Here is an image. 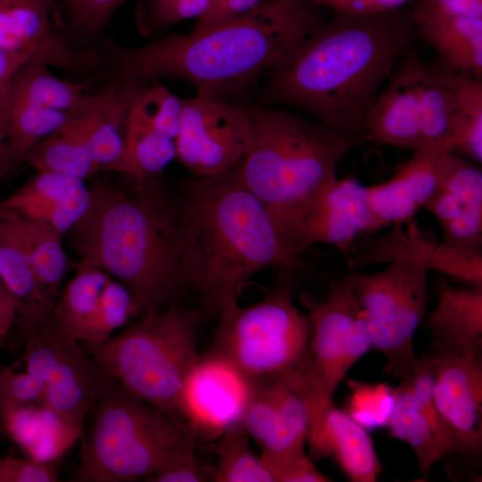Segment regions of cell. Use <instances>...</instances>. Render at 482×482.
Instances as JSON below:
<instances>
[{"label":"cell","instance_id":"cell-2","mask_svg":"<svg viewBox=\"0 0 482 482\" xmlns=\"http://www.w3.org/2000/svg\"><path fill=\"white\" fill-rule=\"evenodd\" d=\"M175 199L181 282L197 293L204 312L219 315L237 303L246 281L267 268L298 267L270 212L232 170L186 180Z\"/></svg>","mask_w":482,"mask_h":482},{"label":"cell","instance_id":"cell-31","mask_svg":"<svg viewBox=\"0 0 482 482\" xmlns=\"http://www.w3.org/2000/svg\"><path fill=\"white\" fill-rule=\"evenodd\" d=\"M461 73L436 71L416 61L414 83L419 104L425 149L441 150Z\"/></svg>","mask_w":482,"mask_h":482},{"label":"cell","instance_id":"cell-53","mask_svg":"<svg viewBox=\"0 0 482 482\" xmlns=\"http://www.w3.org/2000/svg\"><path fill=\"white\" fill-rule=\"evenodd\" d=\"M32 56L27 52H12L0 48V88H6L16 71Z\"/></svg>","mask_w":482,"mask_h":482},{"label":"cell","instance_id":"cell-52","mask_svg":"<svg viewBox=\"0 0 482 482\" xmlns=\"http://www.w3.org/2000/svg\"><path fill=\"white\" fill-rule=\"evenodd\" d=\"M21 304L0 275V343L16 324Z\"/></svg>","mask_w":482,"mask_h":482},{"label":"cell","instance_id":"cell-9","mask_svg":"<svg viewBox=\"0 0 482 482\" xmlns=\"http://www.w3.org/2000/svg\"><path fill=\"white\" fill-rule=\"evenodd\" d=\"M374 273H351L372 347L386 360L385 370L403 380L413 370L418 356L414 335L425 314L428 271L414 252L393 255Z\"/></svg>","mask_w":482,"mask_h":482},{"label":"cell","instance_id":"cell-27","mask_svg":"<svg viewBox=\"0 0 482 482\" xmlns=\"http://www.w3.org/2000/svg\"><path fill=\"white\" fill-rule=\"evenodd\" d=\"M20 162L37 172H54L82 180L98 170L81 123L72 113L60 129L31 146Z\"/></svg>","mask_w":482,"mask_h":482},{"label":"cell","instance_id":"cell-7","mask_svg":"<svg viewBox=\"0 0 482 482\" xmlns=\"http://www.w3.org/2000/svg\"><path fill=\"white\" fill-rule=\"evenodd\" d=\"M200 321V312L170 305L139 317L102 344L81 345L129 392L184 423L179 403L187 378L199 356Z\"/></svg>","mask_w":482,"mask_h":482},{"label":"cell","instance_id":"cell-35","mask_svg":"<svg viewBox=\"0 0 482 482\" xmlns=\"http://www.w3.org/2000/svg\"><path fill=\"white\" fill-rule=\"evenodd\" d=\"M16 220L21 225L27 243L37 282L46 297L54 304L67 268L62 234L44 223Z\"/></svg>","mask_w":482,"mask_h":482},{"label":"cell","instance_id":"cell-23","mask_svg":"<svg viewBox=\"0 0 482 482\" xmlns=\"http://www.w3.org/2000/svg\"><path fill=\"white\" fill-rule=\"evenodd\" d=\"M414 22L446 70L475 78L482 74V19L440 12L422 1Z\"/></svg>","mask_w":482,"mask_h":482},{"label":"cell","instance_id":"cell-40","mask_svg":"<svg viewBox=\"0 0 482 482\" xmlns=\"http://www.w3.org/2000/svg\"><path fill=\"white\" fill-rule=\"evenodd\" d=\"M129 106L175 142L180 128L183 99L158 85L130 93Z\"/></svg>","mask_w":482,"mask_h":482},{"label":"cell","instance_id":"cell-5","mask_svg":"<svg viewBox=\"0 0 482 482\" xmlns=\"http://www.w3.org/2000/svg\"><path fill=\"white\" fill-rule=\"evenodd\" d=\"M252 112L253 133L232 171L267 208L301 257L304 220L337 178L341 158L359 141L286 111L252 108Z\"/></svg>","mask_w":482,"mask_h":482},{"label":"cell","instance_id":"cell-34","mask_svg":"<svg viewBox=\"0 0 482 482\" xmlns=\"http://www.w3.org/2000/svg\"><path fill=\"white\" fill-rule=\"evenodd\" d=\"M71 113L29 104L6 105L0 115V139L13 151L17 162L36 143L60 129Z\"/></svg>","mask_w":482,"mask_h":482},{"label":"cell","instance_id":"cell-45","mask_svg":"<svg viewBox=\"0 0 482 482\" xmlns=\"http://www.w3.org/2000/svg\"><path fill=\"white\" fill-rule=\"evenodd\" d=\"M271 473L274 482H328L330 478L321 473L305 451L286 457L261 456Z\"/></svg>","mask_w":482,"mask_h":482},{"label":"cell","instance_id":"cell-48","mask_svg":"<svg viewBox=\"0 0 482 482\" xmlns=\"http://www.w3.org/2000/svg\"><path fill=\"white\" fill-rule=\"evenodd\" d=\"M212 0H150L148 18L158 27L169 26L185 20L200 18Z\"/></svg>","mask_w":482,"mask_h":482},{"label":"cell","instance_id":"cell-21","mask_svg":"<svg viewBox=\"0 0 482 482\" xmlns=\"http://www.w3.org/2000/svg\"><path fill=\"white\" fill-rule=\"evenodd\" d=\"M411 57L376 96L365 120L364 139L417 152L423 150L421 120Z\"/></svg>","mask_w":482,"mask_h":482},{"label":"cell","instance_id":"cell-29","mask_svg":"<svg viewBox=\"0 0 482 482\" xmlns=\"http://www.w3.org/2000/svg\"><path fill=\"white\" fill-rule=\"evenodd\" d=\"M91 82V79L83 83L60 79L47 70L46 64L31 57L10 80L4 107L29 104L71 112L80 104L85 88Z\"/></svg>","mask_w":482,"mask_h":482},{"label":"cell","instance_id":"cell-32","mask_svg":"<svg viewBox=\"0 0 482 482\" xmlns=\"http://www.w3.org/2000/svg\"><path fill=\"white\" fill-rule=\"evenodd\" d=\"M441 149L461 154L475 162L482 161V83L461 73L453 112Z\"/></svg>","mask_w":482,"mask_h":482},{"label":"cell","instance_id":"cell-16","mask_svg":"<svg viewBox=\"0 0 482 482\" xmlns=\"http://www.w3.org/2000/svg\"><path fill=\"white\" fill-rule=\"evenodd\" d=\"M381 228L370 202L368 187L353 178H337L306 216L300 247L303 253L314 244L346 250L361 236Z\"/></svg>","mask_w":482,"mask_h":482},{"label":"cell","instance_id":"cell-54","mask_svg":"<svg viewBox=\"0 0 482 482\" xmlns=\"http://www.w3.org/2000/svg\"><path fill=\"white\" fill-rule=\"evenodd\" d=\"M16 163L18 162L11 146L0 139V178Z\"/></svg>","mask_w":482,"mask_h":482},{"label":"cell","instance_id":"cell-39","mask_svg":"<svg viewBox=\"0 0 482 482\" xmlns=\"http://www.w3.org/2000/svg\"><path fill=\"white\" fill-rule=\"evenodd\" d=\"M417 251L427 269L439 271L469 287H482V253L432 240L420 231Z\"/></svg>","mask_w":482,"mask_h":482},{"label":"cell","instance_id":"cell-6","mask_svg":"<svg viewBox=\"0 0 482 482\" xmlns=\"http://www.w3.org/2000/svg\"><path fill=\"white\" fill-rule=\"evenodd\" d=\"M83 429L72 482L146 479L194 450L189 428L125 388L112 377Z\"/></svg>","mask_w":482,"mask_h":482},{"label":"cell","instance_id":"cell-43","mask_svg":"<svg viewBox=\"0 0 482 482\" xmlns=\"http://www.w3.org/2000/svg\"><path fill=\"white\" fill-rule=\"evenodd\" d=\"M126 0H65L69 27L82 38L96 36Z\"/></svg>","mask_w":482,"mask_h":482},{"label":"cell","instance_id":"cell-33","mask_svg":"<svg viewBox=\"0 0 482 482\" xmlns=\"http://www.w3.org/2000/svg\"><path fill=\"white\" fill-rule=\"evenodd\" d=\"M75 269V275L59 293L50 316L59 329L79 341L104 287L112 278L92 266L76 263Z\"/></svg>","mask_w":482,"mask_h":482},{"label":"cell","instance_id":"cell-8","mask_svg":"<svg viewBox=\"0 0 482 482\" xmlns=\"http://www.w3.org/2000/svg\"><path fill=\"white\" fill-rule=\"evenodd\" d=\"M204 353L220 358L252 381L303 371L311 333L307 313L285 281L262 300L224 308Z\"/></svg>","mask_w":482,"mask_h":482},{"label":"cell","instance_id":"cell-13","mask_svg":"<svg viewBox=\"0 0 482 482\" xmlns=\"http://www.w3.org/2000/svg\"><path fill=\"white\" fill-rule=\"evenodd\" d=\"M253 381L228 362L199 353L185 382L179 416L193 436L219 438L241 422Z\"/></svg>","mask_w":482,"mask_h":482},{"label":"cell","instance_id":"cell-17","mask_svg":"<svg viewBox=\"0 0 482 482\" xmlns=\"http://www.w3.org/2000/svg\"><path fill=\"white\" fill-rule=\"evenodd\" d=\"M89 190L84 180L54 172H37L0 200V220H21L51 226L63 234L85 213Z\"/></svg>","mask_w":482,"mask_h":482},{"label":"cell","instance_id":"cell-50","mask_svg":"<svg viewBox=\"0 0 482 482\" xmlns=\"http://www.w3.org/2000/svg\"><path fill=\"white\" fill-rule=\"evenodd\" d=\"M334 12L346 14H380L390 12L410 0H311Z\"/></svg>","mask_w":482,"mask_h":482},{"label":"cell","instance_id":"cell-28","mask_svg":"<svg viewBox=\"0 0 482 482\" xmlns=\"http://www.w3.org/2000/svg\"><path fill=\"white\" fill-rule=\"evenodd\" d=\"M0 275L21 304L19 315L50 312L54 304L37 282L21 225L0 220Z\"/></svg>","mask_w":482,"mask_h":482},{"label":"cell","instance_id":"cell-51","mask_svg":"<svg viewBox=\"0 0 482 482\" xmlns=\"http://www.w3.org/2000/svg\"><path fill=\"white\" fill-rule=\"evenodd\" d=\"M422 2L445 14L482 19V0H422Z\"/></svg>","mask_w":482,"mask_h":482},{"label":"cell","instance_id":"cell-36","mask_svg":"<svg viewBox=\"0 0 482 482\" xmlns=\"http://www.w3.org/2000/svg\"><path fill=\"white\" fill-rule=\"evenodd\" d=\"M248 434L241 422L226 430L215 448L218 463L214 467L216 482H274L262 461L251 450Z\"/></svg>","mask_w":482,"mask_h":482},{"label":"cell","instance_id":"cell-19","mask_svg":"<svg viewBox=\"0 0 482 482\" xmlns=\"http://www.w3.org/2000/svg\"><path fill=\"white\" fill-rule=\"evenodd\" d=\"M130 93L112 83L93 95H85L76 115L83 128L98 170L144 179L133 162L125 142V122Z\"/></svg>","mask_w":482,"mask_h":482},{"label":"cell","instance_id":"cell-14","mask_svg":"<svg viewBox=\"0 0 482 482\" xmlns=\"http://www.w3.org/2000/svg\"><path fill=\"white\" fill-rule=\"evenodd\" d=\"M433 398L458 453L482 446V351L433 349Z\"/></svg>","mask_w":482,"mask_h":482},{"label":"cell","instance_id":"cell-15","mask_svg":"<svg viewBox=\"0 0 482 482\" xmlns=\"http://www.w3.org/2000/svg\"><path fill=\"white\" fill-rule=\"evenodd\" d=\"M436 187L423 209L438 221L443 242L463 249L482 247V172L478 164L443 152L436 162Z\"/></svg>","mask_w":482,"mask_h":482},{"label":"cell","instance_id":"cell-46","mask_svg":"<svg viewBox=\"0 0 482 482\" xmlns=\"http://www.w3.org/2000/svg\"><path fill=\"white\" fill-rule=\"evenodd\" d=\"M149 482H207L214 481V468L199 461L194 450L174 459L145 479Z\"/></svg>","mask_w":482,"mask_h":482},{"label":"cell","instance_id":"cell-42","mask_svg":"<svg viewBox=\"0 0 482 482\" xmlns=\"http://www.w3.org/2000/svg\"><path fill=\"white\" fill-rule=\"evenodd\" d=\"M278 387L276 378L253 381L252 391L241 424L260 447L271 433L278 407Z\"/></svg>","mask_w":482,"mask_h":482},{"label":"cell","instance_id":"cell-18","mask_svg":"<svg viewBox=\"0 0 482 482\" xmlns=\"http://www.w3.org/2000/svg\"><path fill=\"white\" fill-rule=\"evenodd\" d=\"M56 8L54 0L15 5L0 12V48L27 52L48 65L71 71L96 66V52L79 53L59 37L50 20Z\"/></svg>","mask_w":482,"mask_h":482},{"label":"cell","instance_id":"cell-47","mask_svg":"<svg viewBox=\"0 0 482 482\" xmlns=\"http://www.w3.org/2000/svg\"><path fill=\"white\" fill-rule=\"evenodd\" d=\"M61 479L53 462L12 456L0 457V482H57Z\"/></svg>","mask_w":482,"mask_h":482},{"label":"cell","instance_id":"cell-25","mask_svg":"<svg viewBox=\"0 0 482 482\" xmlns=\"http://www.w3.org/2000/svg\"><path fill=\"white\" fill-rule=\"evenodd\" d=\"M0 417L12 439L36 461L54 462L82 436L79 428L45 403L17 408Z\"/></svg>","mask_w":482,"mask_h":482},{"label":"cell","instance_id":"cell-55","mask_svg":"<svg viewBox=\"0 0 482 482\" xmlns=\"http://www.w3.org/2000/svg\"><path fill=\"white\" fill-rule=\"evenodd\" d=\"M50 0H0V12L7 8L29 3L46 2Z\"/></svg>","mask_w":482,"mask_h":482},{"label":"cell","instance_id":"cell-38","mask_svg":"<svg viewBox=\"0 0 482 482\" xmlns=\"http://www.w3.org/2000/svg\"><path fill=\"white\" fill-rule=\"evenodd\" d=\"M135 317H139L138 311L130 293L112 278L104 287L94 313L79 335V342L102 344Z\"/></svg>","mask_w":482,"mask_h":482},{"label":"cell","instance_id":"cell-30","mask_svg":"<svg viewBox=\"0 0 482 482\" xmlns=\"http://www.w3.org/2000/svg\"><path fill=\"white\" fill-rule=\"evenodd\" d=\"M390 435L413 450L420 470L427 474L451 449L425 415L409 388L401 381L395 388V404L386 425Z\"/></svg>","mask_w":482,"mask_h":482},{"label":"cell","instance_id":"cell-1","mask_svg":"<svg viewBox=\"0 0 482 482\" xmlns=\"http://www.w3.org/2000/svg\"><path fill=\"white\" fill-rule=\"evenodd\" d=\"M311 0H265L208 29L126 47L102 42L98 77L173 78L219 96L287 63L326 21Z\"/></svg>","mask_w":482,"mask_h":482},{"label":"cell","instance_id":"cell-12","mask_svg":"<svg viewBox=\"0 0 482 482\" xmlns=\"http://www.w3.org/2000/svg\"><path fill=\"white\" fill-rule=\"evenodd\" d=\"M253 133L252 108L197 94L183 99L176 158L195 178L218 176L239 162Z\"/></svg>","mask_w":482,"mask_h":482},{"label":"cell","instance_id":"cell-24","mask_svg":"<svg viewBox=\"0 0 482 482\" xmlns=\"http://www.w3.org/2000/svg\"><path fill=\"white\" fill-rule=\"evenodd\" d=\"M426 324L433 349L482 351V287L441 285Z\"/></svg>","mask_w":482,"mask_h":482},{"label":"cell","instance_id":"cell-11","mask_svg":"<svg viewBox=\"0 0 482 482\" xmlns=\"http://www.w3.org/2000/svg\"><path fill=\"white\" fill-rule=\"evenodd\" d=\"M303 301L311 323L303 370L309 388L311 423L333 402V394L348 370L372 345L350 274L332 283L321 301L306 295Z\"/></svg>","mask_w":482,"mask_h":482},{"label":"cell","instance_id":"cell-49","mask_svg":"<svg viewBox=\"0 0 482 482\" xmlns=\"http://www.w3.org/2000/svg\"><path fill=\"white\" fill-rule=\"evenodd\" d=\"M263 0H212L209 9L197 19L191 32H199L237 18Z\"/></svg>","mask_w":482,"mask_h":482},{"label":"cell","instance_id":"cell-3","mask_svg":"<svg viewBox=\"0 0 482 482\" xmlns=\"http://www.w3.org/2000/svg\"><path fill=\"white\" fill-rule=\"evenodd\" d=\"M410 27L390 12H334L273 72L276 98L303 108L331 130L364 140L378 88L406 49Z\"/></svg>","mask_w":482,"mask_h":482},{"label":"cell","instance_id":"cell-56","mask_svg":"<svg viewBox=\"0 0 482 482\" xmlns=\"http://www.w3.org/2000/svg\"><path fill=\"white\" fill-rule=\"evenodd\" d=\"M6 88H0V115L4 110V104H5V99H6Z\"/></svg>","mask_w":482,"mask_h":482},{"label":"cell","instance_id":"cell-20","mask_svg":"<svg viewBox=\"0 0 482 482\" xmlns=\"http://www.w3.org/2000/svg\"><path fill=\"white\" fill-rule=\"evenodd\" d=\"M310 457H332L350 481L375 482L381 463L367 430L333 402L309 426Z\"/></svg>","mask_w":482,"mask_h":482},{"label":"cell","instance_id":"cell-41","mask_svg":"<svg viewBox=\"0 0 482 482\" xmlns=\"http://www.w3.org/2000/svg\"><path fill=\"white\" fill-rule=\"evenodd\" d=\"M348 385V415L366 430L386 426L395 404V388L382 383L350 381Z\"/></svg>","mask_w":482,"mask_h":482},{"label":"cell","instance_id":"cell-37","mask_svg":"<svg viewBox=\"0 0 482 482\" xmlns=\"http://www.w3.org/2000/svg\"><path fill=\"white\" fill-rule=\"evenodd\" d=\"M128 152L144 177H154L176 158L175 142L160 133L128 104L125 122Z\"/></svg>","mask_w":482,"mask_h":482},{"label":"cell","instance_id":"cell-22","mask_svg":"<svg viewBox=\"0 0 482 482\" xmlns=\"http://www.w3.org/2000/svg\"><path fill=\"white\" fill-rule=\"evenodd\" d=\"M441 150L425 149L387 180L368 186L371 207L383 227L411 220L436 187V162Z\"/></svg>","mask_w":482,"mask_h":482},{"label":"cell","instance_id":"cell-4","mask_svg":"<svg viewBox=\"0 0 482 482\" xmlns=\"http://www.w3.org/2000/svg\"><path fill=\"white\" fill-rule=\"evenodd\" d=\"M151 177L132 188L96 182L69 230L77 264L98 268L130 293L138 316L170 306L184 290L176 199Z\"/></svg>","mask_w":482,"mask_h":482},{"label":"cell","instance_id":"cell-10","mask_svg":"<svg viewBox=\"0 0 482 482\" xmlns=\"http://www.w3.org/2000/svg\"><path fill=\"white\" fill-rule=\"evenodd\" d=\"M50 312L18 318L25 343L22 360L26 371L40 384L44 403L83 433L89 412L112 377L80 342L58 328Z\"/></svg>","mask_w":482,"mask_h":482},{"label":"cell","instance_id":"cell-44","mask_svg":"<svg viewBox=\"0 0 482 482\" xmlns=\"http://www.w3.org/2000/svg\"><path fill=\"white\" fill-rule=\"evenodd\" d=\"M41 403H44L43 390L35 378L11 367L0 370V415Z\"/></svg>","mask_w":482,"mask_h":482},{"label":"cell","instance_id":"cell-26","mask_svg":"<svg viewBox=\"0 0 482 482\" xmlns=\"http://www.w3.org/2000/svg\"><path fill=\"white\" fill-rule=\"evenodd\" d=\"M278 407L262 457H286L304 451L310 425L309 388L303 371L277 378Z\"/></svg>","mask_w":482,"mask_h":482}]
</instances>
